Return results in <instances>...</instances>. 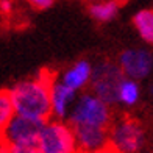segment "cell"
<instances>
[{"instance_id": "12", "label": "cell", "mask_w": 153, "mask_h": 153, "mask_svg": "<svg viewBox=\"0 0 153 153\" xmlns=\"http://www.w3.org/2000/svg\"><path fill=\"white\" fill-rule=\"evenodd\" d=\"M133 22L136 25V28L139 30V33H141V36L147 42L153 44V11L150 10L139 11L134 16Z\"/></svg>"}, {"instance_id": "5", "label": "cell", "mask_w": 153, "mask_h": 153, "mask_svg": "<svg viewBox=\"0 0 153 153\" xmlns=\"http://www.w3.org/2000/svg\"><path fill=\"white\" fill-rule=\"evenodd\" d=\"M45 120L31 119L27 116L16 114L11 122L6 125L2 137L11 145H22V144H38L39 134L44 128Z\"/></svg>"}, {"instance_id": "1", "label": "cell", "mask_w": 153, "mask_h": 153, "mask_svg": "<svg viewBox=\"0 0 153 153\" xmlns=\"http://www.w3.org/2000/svg\"><path fill=\"white\" fill-rule=\"evenodd\" d=\"M53 83H55V75L47 69L41 71L36 78L16 83L10 89L13 103H14L16 108V114L47 122L53 114L52 109Z\"/></svg>"}, {"instance_id": "4", "label": "cell", "mask_w": 153, "mask_h": 153, "mask_svg": "<svg viewBox=\"0 0 153 153\" xmlns=\"http://www.w3.org/2000/svg\"><path fill=\"white\" fill-rule=\"evenodd\" d=\"M108 106V103L99 99L95 94H85L80 97L75 108L72 109L71 116H69V123H88L108 128L111 122V113Z\"/></svg>"}, {"instance_id": "17", "label": "cell", "mask_w": 153, "mask_h": 153, "mask_svg": "<svg viewBox=\"0 0 153 153\" xmlns=\"http://www.w3.org/2000/svg\"><path fill=\"white\" fill-rule=\"evenodd\" d=\"M80 153H122V152L117 150L113 144H108L106 147L99 149V150H94V152H80Z\"/></svg>"}, {"instance_id": "15", "label": "cell", "mask_w": 153, "mask_h": 153, "mask_svg": "<svg viewBox=\"0 0 153 153\" xmlns=\"http://www.w3.org/2000/svg\"><path fill=\"white\" fill-rule=\"evenodd\" d=\"M11 153H42L38 144H22L11 145Z\"/></svg>"}, {"instance_id": "6", "label": "cell", "mask_w": 153, "mask_h": 153, "mask_svg": "<svg viewBox=\"0 0 153 153\" xmlns=\"http://www.w3.org/2000/svg\"><path fill=\"white\" fill-rule=\"evenodd\" d=\"M144 133L139 123L130 117H123L109 131V144L122 153H136L142 147Z\"/></svg>"}, {"instance_id": "13", "label": "cell", "mask_w": 153, "mask_h": 153, "mask_svg": "<svg viewBox=\"0 0 153 153\" xmlns=\"http://www.w3.org/2000/svg\"><path fill=\"white\" fill-rule=\"evenodd\" d=\"M117 10H119V3L116 0H109V2H102V3H94L89 6V13L91 16L100 22H108L111 20L114 16Z\"/></svg>"}, {"instance_id": "7", "label": "cell", "mask_w": 153, "mask_h": 153, "mask_svg": "<svg viewBox=\"0 0 153 153\" xmlns=\"http://www.w3.org/2000/svg\"><path fill=\"white\" fill-rule=\"evenodd\" d=\"M119 64L128 78L141 80L152 72L153 55L147 50H142V48H130L120 55Z\"/></svg>"}, {"instance_id": "2", "label": "cell", "mask_w": 153, "mask_h": 153, "mask_svg": "<svg viewBox=\"0 0 153 153\" xmlns=\"http://www.w3.org/2000/svg\"><path fill=\"white\" fill-rule=\"evenodd\" d=\"M123 71L116 62H99L91 74V88L94 94L108 105L119 102V89L123 78Z\"/></svg>"}, {"instance_id": "14", "label": "cell", "mask_w": 153, "mask_h": 153, "mask_svg": "<svg viewBox=\"0 0 153 153\" xmlns=\"http://www.w3.org/2000/svg\"><path fill=\"white\" fill-rule=\"evenodd\" d=\"M137 97H139V88L136 85V81L131 78L123 80L119 89V102L131 106L137 102Z\"/></svg>"}, {"instance_id": "3", "label": "cell", "mask_w": 153, "mask_h": 153, "mask_svg": "<svg viewBox=\"0 0 153 153\" xmlns=\"http://www.w3.org/2000/svg\"><path fill=\"white\" fill-rule=\"evenodd\" d=\"M38 145L42 153H80L74 128L55 120L44 123Z\"/></svg>"}, {"instance_id": "9", "label": "cell", "mask_w": 153, "mask_h": 153, "mask_svg": "<svg viewBox=\"0 0 153 153\" xmlns=\"http://www.w3.org/2000/svg\"><path fill=\"white\" fill-rule=\"evenodd\" d=\"M75 97V89L66 86L64 83L55 81L52 86V109L56 117H64L67 113V106Z\"/></svg>"}, {"instance_id": "18", "label": "cell", "mask_w": 153, "mask_h": 153, "mask_svg": "<svg viewBox=\"0 0 153 153\" xmlns=\"http://www.w3.org/2000/svg\"><path fill=\"white\" fill-rule=\"evenodd\" d=\"M11 11H13V2L11 0H0V13L10 14Z\"/></svg>"}, {"instance_id": "11", "label": "cell", "mask_w": 153, "mask_h": 153, "mask_svg": "<svg viewBox=\"0 0 153 153\" xmlns=\"http://www.w3.org/2000/svg\"><path fill=\"white\" fill-rule=\"evenodd\" d=\"M16 116V108L13 103L10 89H0V136L5 131L6 125Z\"/></svg>"}, {"instance_id": "10", "label": "cell", "mask_w": 153, "mask_h": 153, "mask_svg": "<svg viewBox=\"0 0 153 153\" xmlns=\"http://www.w3.org/2000/svg\"><path fill=\"white\" fill-rule=\"evenodd\" d=\"M92 69L88 61H78L62 75V83L72 89H80L91 80Z\"/></svg>"}, {"instance_id": "8", "label": "cell", "mask_w": 153, "mask_h": 153, "mask_svg": "<svg viewBox=\"0 0 153 153\" xmlns=\"http://www.w3.org/2000/svg\"><path fill=\"white\" fill-rule=\"evenodd\" d=\"M71 127L74 128L80 152H94L109 144V131L106 127H97V125L88 123H75Z\"/></svg>"}, {"instance_id": "19", "label": "cell", "mask_w": 153, "mask_h": 153, "mask_svg": "<svg viewBox=\"0 0 153 153\" xmlns=\"http://www.w3.org/2000/svg\"><path fill=\"white\" fill-rule=\"evenodd\" d=\"M0 153H11V144H8L0 136Z\"/></svg>"}, {"instance_id": "16", "label": "cell", "mask_w": 153, "mask_h": 153, "mask_svg": "<svg viewBox=\"0 0 153 153\" xmlns=\"http://www.w3.org/2000/svg\"><path fill=\"white\" fill-rule=\"evenodd\" d=\"M55 0H28V3L34 10H47L53 5Z\"/></svg>"}]
</instances>
